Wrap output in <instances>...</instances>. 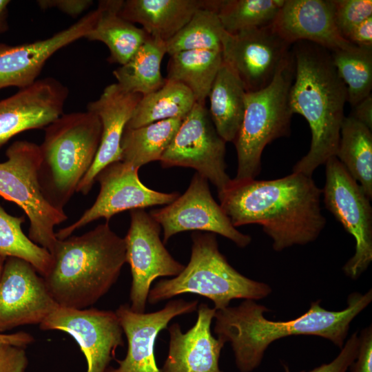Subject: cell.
Listing matches in <instances>:
<instances>
[{
  "label": "cell",
  "mask_w": 372,
  "mask_h": 372,
  "mask_svg": "<svg viewBox=\"0 0 372 372\" xmlns=\"http://www.w3.org/2000/svg\"><path fill=\"white\" fill-rule=\"evenodd\" d=\"M225 143L205 105L196 103L183 119L160 161L165 168L181 166L195 169L219 192L231 180L226 172Z\"/></svg>",
  "instance_id": "30bf717a"
},
{
  "label": "cell",
  "mask_w": 372,
  "mask_h": 372,
  "mask_svg": "<svg viewBox=\"0 0 372 372\" xmlns=\"http://www.w3.org/2000/svg\"><path fill=\"white\" fill-rule=\"evenodd\" d=\"M372 300L371 289L362 294L352 292L347 307L329 311L320 300L312 302L309 310L288 321H272L264 316L270 310L244 300L239 305L216 310L214 332L217 338L229 342L240 372H251L260 364L265 353L274 341L291 335H316L327 339L341 349L351 322Z\"/></svg>",
  "instance_id": "7a4b0ae2"
},
{
  "label": "cell",
  "mask_w": 372,
  "mask_h": 372,
  "mask_svg": "<svg viewBox=\"0 0 372 372\" xmlns=\"http://www.w3.org/2000/svg\"><path fill=\"white\" fill-rule=\"evenodd\" d=\"M196 311V321L186 333L178 322L167 328L168 353L161 372H223L219 360L225 343L211 331L216 309L201 303Z\"/></svg>",
  "instance_id": "44dd1931"
},
{
  "label": "cell",
  "mask_w": 372,
  "mask_h": 372,
  "mask_svg": "<svg viewBox=\"0 0 372 372\" xmlns=\"http://www.w3.org/2000/svg\"><path fill=\"white\" fill-rule=\"evenodd\" d=\"M53 262L43 277L61 307L83 309L95 304L117 281L127 262L124 238L108 222L81 235L57 240Z\"/></svg>",
  "instance_id": "277c9868"
},
{
  "label": "cell",
  "mask_w": 372,
  "mask_h": 372,
  "mask_svg": "<svg viewBox=\"0 0 372 372\" xmlns=\"http://www.w3.org/2000/svg\"><path fill=\"white\" fill-rule=\"evenodd\" d=\"M101 136L99 117L87 110L62 114L45 127L38 178L54 208L64 211L94 161Z\"/></svg>",
  "instance_id": "5b68a950"
},
{
  "label": "cell",
  "mask_w": 372,
  "mask_h": 372,
  "mask_svg": "<svg viewBox=\"0 0 372 372\" xmlns=\"http://www.w3.org/2000/svg\"><path fill=\"white\" fill-rule=\"evenodd\" d=\"M142 96L123 90L116 83L105 87L99 98L87 104L101 124L100 145L94 161L79 183L76 192L87 195L98 173L111 163L121 161V141Z\"/></svg>",
  "instance_id": "ffe728a7"
},
{
  "label": "cell",
  "mask_w": 372,
  "mask_h": 372,
  "mask_svg": "<svg viewBox=\"0 0 372 372\" xmlns=\"http://www.w3.org/2000/svg\"><path fill=\"white\" fill-rule=\"evenodd\" d=\"M358 337L357 356L349 369L351 372H372V326L363 329Z\"/></svg>",
  "instance_id": "74e56055"
},
{
  "label": "cell",
  "mask_w": 372,
  "mask_h": 372,
  "mask_svg": "<svg viewBox=\"0 0 372 372\" xmlns=\"http://www.w3.org/2000/svg\"><path fill=\"white\" fill-rule=\"evenodd\" d=\"M165 79L185 85L197 103L205 105L210 89L223 62L221 50H193L169 55Z\"/></svg>",
  "instance_id": "4316f807"
},
{
  "label": "cell",
  "mask_w": 372,
  "mask_h": 372,
  "mask_svg": "<svg viewBox=\"0 0 372 372\" xmlns=\"http://www.w3.org/2000/svg\"><path fill=\"white\" fill-rule=\"evenodd\" d=\"M285 0H220L217 15L223 30L231 34L269 25Z\"/></svg>",
  "instance_id": "d6a6232c"
},
{
  "label": "cell",
  "mask_w": 372,
  "mask_h": 372,
  "mask_svg": "<svg viewBox=\"0 0 372 372\" xmlns=\"http://www.w3.org/2000/svg\"><path fill=\"white\" fill-rule=\"evenodd\" d=\"M292 52L295 74L289 106L293 114L307 120L311 132L310 149L293 166V172L311 176L318 167L336 155L345 117L347 90L329 50L300 41L296 43Z\"/></svg>",
  "instance_id": "3957f363"
},
{
  "label": "cell",
  "mask_w": 372,
  "mask_h": 372,
  "mask_svg": "<svg viewBox=\"0 0 372 372\" xmlns=\"http://www.w3.org/2000/svg\"><path fill=\"white\" fill-rule=\"evenodd\" d=\"M333 4L335 25L344 39L353 28L372 17L371 0H333Z\"/></svg>",
  "instance_id": "e575fe53"
},
{
  "label": "cell",
  "mask_w": 372,
  "mask_h": 372,
  "mask_svg": "<svg viewBox=\"0 0 372 372\" xmlns=\"http://www.w3.org/2000/svg\"><path fill=\"white\" fill-rule=\"evenodd\" d=\"M325 183L322 189L326 208L355 240L353 256L342 270L357 280L372 260V208L370 199L336 156L325 163Z\"/></svg>",
  "instance_id": "9c48e42d"
},
{
  "label": "cell",
  "mask_w": 372,
  "mask_h": 372,
  "mask_svg": "<svg viewBox=\"0 0 372 372\" xmlns=\"http://www.w3.org/2000/svg\"><path fill=\"white\" fill-rule=\"evenodd\" d=\"M123 3V0L99 1L96 19L85 37L105 43L110 53L107 61L121 65L132 58L149 36L119 14Z\"/></svg>",
  "instance_id": "cb8c5ba5"
},
{
  "label": "cell",
  "mask_w": 372,
  "mask_h": 372,
  "mask_svg": "<svg viewBox=\"0 0 372 372\" xmlns=\"http://www.w3.org/2000/svg\"><path fill=\"white\" fill-rule=\"evenodd\" d=\"M330 52L333 64L346 87L347 102L354 107L371 94L372 48L353 45Z\"/></svg>",
  "instance_id": "4dcf8cb0"
},
{
  "label": "cell",
  "mask_w": 372,
  "mask_h": 372,
  "mask_svg": "<svg viewBox=\"0 0 372 372\" xmlns=\"http://www.w3.org/2000/svg\"><path fill=\"white\" fill-rule=\"evenodd\" d=\"M37 4L43 9L56 8L72 17H76L89 8L91 0H39Z\"/></svg>",
  "instance_id": "f35d334b"
},
{
  "label": "cell",
  "mask_w": 372,
  "mask_h": 372,
  "mask_svg": "<svg viewBox=\"0 0 372 372\" xmlns=\"http://www.w3.org/2000/svg\"><path fill=\"white\" fill-rule=\"evenodd\" d=\"M345 39L358 47L372 48V17L353 28Z\"/></svg>",
  "instance_id": "ab89813d"
},
{
  "label": "cell",
  "mask_w": 372,
  "mask_h": 372,
  "mask_svg": "<svg viewBox=\"0 0 372 372\" xmlns=\"http://www.w3.org/2000/svg\"><path fill=\"white\" fill-rule=\"evenodd\" d=\"M28 365L24 348L0 344V372H25Z\"/></svg>",
  "instance_id": "8d00e7d4"
},
{
  "label": "cell",
  "mask_w": 372,
  "mask_h": 372,
  "mask_svg": "<svg viewBox=\"0 0 372 372\" xmlns=\"http://www.w3.org/2000/svg\"><path fill=\"white\" fill-rule=\"evenodd\" d=\"M6 257L0 255V279Z\"/></svg>",
  "instance_id": "ee69618b"
},
{
  "label": "cell",
  "mask_w": 372,
  "mask_h": 372,
  "mask_svg": "<svg viewBox=\"0 0 372 372\" xmlns=\"http://www.w3.org/2000/svg\"><path fill=\"white\" fill-rule=\"evenodd\" d=\"M24 221L23 216H12L0 205V255L25 260L44 277L51 269L52 256L23 232L21 225Z\"/></svg>",
  "instance_id": "1f68e13d"
},
{
  "label": "cell",
  "mask_w": 372,
  "mask_h": 372,
  "mask_svg": "<svg viewBox=\"0 0 372 372\" xmlns=\"http://www.w3.org/2000/svg\"><path fill=\"white\" fill-rule=\"evenodd\" d=\"M358 346L359 337L356 331L344 342L339 354L331 362L309 371L300 372H346L357 356ZM282 366L285 372H291L286 364L283 363Z\"/></svg>",
  "instance_id": "d590c367"
},
{
  "label": "cell",
  "mask_w": 372,
  "mask_h": 372,
  "mask_svg": "<svg viewBox=\"0 0 372 372\" xmlns=\"http://www.w3.org/2000/svg\"><path fill=\"white\" fill-rule=\"evenodd\" d=\"M189 261L176 276L156 282L147 302L156 304L184 293H193L212 301L216 310L229 306L234 299L258 300L272 291L267 283L239 273L220 253L215 234L195 232L192 235Z\"/></svg>",
  "instance_id": "8992f818"
},
{
  "label": "cell",
  "mask_w": 372,
  "mask_h": 372,
  "mask_svg": "<svg viewBox=\"0 0 372 372\" xmlns=\"http://www.w3.org/2000/svg\"><path fill=\"white\" fill-rule=\"evenodd\" d=\"M219 0H126L119 14L143 26L152 37L167 41L203 8L217 10Z\"/></svg>",
  "instance_id": "603a6c76"
},
{
  "label": "cell",
  "mask_w": 372,
  "mask_h": 372,
  "mask_svg": "<svg viewBox=\"0 0 372 372\" xmlns=\"http://www.w3.org/2000/svg\"><path fill=\"white\" fill-rule=\"evenodd\" d=\"M58 306L43 277L28 262L6 258L0 279V333L26 324H40Z\"/></svg>",
  "instance_id": "2e32d148"
},
{
  "label": "cell",
  "mask_w": 372,
  "mask_h": 372,
  "mask_svg": "<svg viewBox=\"0 0 372 372\" xmlns=\"http://www.w3.org/2000/svg\"><path fill=\"white\" fill-rule=\"evenodd\" d=\"M96 9L48 39L18 45L0 43V90L20 89L34 83L45 62L56 51L85 38L96 19Z\"/></svg>",
  "instance_id": "d6986e66"
},
{
  "label": "cell",
  "mask_w": 372,
  "mask_h": 372,
  "mask_svg": "<svg viewBox=\"0 0 372 372\" xmlns=\"http://www.w3.org/2000/svg\"><path fill=\"white\" fill-rule=\"evenodd\" d=\"M138 170L122 161L103 168L95 178L100 192L94 204L74 223L56 232V238L64 240L101 218L108 222L112 216L125 210L169 205L179 196L177 192L163 193L148 188L140 180Z\"/></svg>",
  "instance_id": "5bb4252c"
},
{
  "label": "cell",
  "mask_w": 372,
  "mask_h": 372,
  "mask_svg": "<svg viewBox=\"0 0 372 372\" xmlns=\"http://www.w3.org/2000/svg\"><path fill=\"white\" fill-rule=\"evenodd\" d=\"M218 194L234 227L261 225L276 251L315 241L326 225L322 189L303 174L267 180L231 179Z\"/></svg>",
  "instance_id": "6da1fadb"
},
{
  "label": "cell",
  "mask_w": 372,
  "mask_h": 372,
  "mask_svg": "<svg viewBox=\"0 0 372 372\" xmlns=\"http://www.w3.org/2000/svg\"><path fill=\"white\" fill-rule=\"evenodd\" d=\"M353 107L351 116L372 130V96L369 95Z\"/></svg>",
  "instance_id": "60d3db41"
},
{
  "label": "cell",
  "mask_w": 372,
  "mask_h": 372,
  "mask_svg": "<svg viewBox=\"0 0 372 372\" xmlns=\"http://www.w3.org/2000/svg\"><path fill=\"white\" fill-rule=\"evenodd\" d=\"M166 53V42L149 36L125 65L113 71L116 83L123 90L142 96L156 91L166 81L161 72Z\"/></svg>",
  "instance_id": "484cf974"
},
{
  "label": "cell",
  "mask_w": 372,
  "mask_h": 372,
  "mask_svg": "<svg viewBox=\"0 0 372 372\" xmlns=\"http://www.w3.org/2000/svg\"><path fill=\"white\" fill-rule=\"evenodd\" d=\"M198 306L197 300L178 298L170 300L158 311L136 313L130 304H121L115 313L127 338V354L124 359L116 360L117 367H108L106 372H161L154 354L159 333L167 329L174 318L192 313Z\"/></svg>",
  "instance_id": "e0dca14e"
},
{
  "label": "cell",
  "mask_w": 372,
  "mask_h": 372,
  "mask_svg": "<svg viewBox=\"0 0 372 372\" xmlns=\"http://www.w3.org/2000/svg\"><path fill=\"white\" fill-rule=\"evenodd\" d=\"M34 339L28 333L19 331L11 334L0 333V344H8L16 347L25 348L34 342Z\"/></svg>",
  "instance_id": "b9f144b4"
},
{
  "label": "cell",
  "mask_w": 372,
  "mask_h": 372,
  "mask_svg": "<svg viewBox=\"0 0 372 372\" xmlns=\"http://www.w3.org/2000/svg\"><path fill=\"white\" fill-rule=\"evenodd\" d=\"M247 91L231 70L223 62L210 89L209 113L219 136L225 142H234L245 109Z\"/></svg>",
  "instance_id": "d4e9b609"
},
{
  "label": "cell",
  "mask_w": 372,
  "mask_h": 372,
  "mask_svg": "<svg viewBox=\"0 0 372 372\" xmlns=\"http://www.w3.org/2000/svg\"><path fill=\"white\" fill-rule=\"evenodd\" d=\"M295 74L293 52L271 82L255 92H247L243 120L234 143L238 158L236 180L255 179L261 169L265 147L288 136L293 113L289 95Z\"/></svg>",
  "instance_id": "52a82bcc"
},
{
  "label": "cell",
  "mask_w": 372,
  "mask_h": 372,
  "mask_svg": "<svg viewBox=\"0 0 372 372\" xmlns=\"http://www.w3.org/2000/svg\"><path fill=\"white\" fill-rule=\"evenodd\" d=\"M335 156L372 198V134L367 127L352 116L344 117Z\"/></svg>",
  "instance_id": "f1b7e54d"
},
{
  "label": "cell",
  "mask_w": 372,
  "mask_h": 372,
  "mask_svg": "<svg viewBox=\"0 0 372 372\" xmlns=\"http://www.w3.org/2000/svg\"><path fill=\"white\" fill-rule=\"evenodd\" d=\"M223 61L240 78L247 92L267 87L291 54V44L271 25L231 34H221Z\"/></svg>",
  "instance_id": "7c38bea8"
},
{
  "label": "cell",
  "mask_w": 372,
  "mask_h": 372,
  "mask_svg": "<svg viewBox=\"0 0 372 372\" xmlns=\"http://www.w3.org/2000/svg\"><path fill=\"white\" fill-rule=\"evenodd\" d=\"M196 103L185 85L166 79L161 88L142 96L125 127L138 128L159 121L184 118Z\"/></svg>",
  "instance_id": "f546056e"
},
{
  "label": "cell",
  "mask_w": 372,
  "mask_h": 372,
  "mask_svg": "<svg viewBox=\"0 0 372 372\" xmlns=\"http://www.w3.org/2000/svg\"><path fill=\"white\" fill-rule=\"evenodd\" d=\"M72 336L87 362L86 372H106L116 350L124 344L123 331L115 311L72 309L58 305L39 324Z\"/></svg>",
  "instance_id": "4fadbf2b"
},
{
  "label": "cell",
  "mask_w": 372,
  "mask_h": 372,
  "mask_svg": "<svg viewBox=\"0 0 372 372\" xmlns=\"http://www.w3.org/2000/svg\"><path fill=\"white\" fill-rule=\"evenodd\" d=\"M68 94L66 86L48 77L0 101V149L18 134L54 121L63 114Z\"/></svg>",
  "instance_id": "ac0fdd59"
},
{
  "label": "cell",
  "mask_w": 372,
  "mask_h": 372,
  "mask_svg": "<svg viewBox=\"0 0 372 372\" xmlns=\"http://www.w3.org/2000/svg\"><path fill=\"white\" fill-rule=\"evenodd\" d=\"M0 163V196L21 207L30 221L29 238L52 253L57 241L54 227L68 219L64 211L52 207L42 194L39 183V146L17 141Z\"/></svg>",
  "instance_id": "ba28073f"
},
{
  "label": "cell",
  "mask_w": 372,
  "mask_h": 372,
  "mask_svg": "<svg viewBox=\"0 0 372 372\" xmlns=\"http://www.w3.org/2000/svg\"><path fill=\"white\" fill-rule=\"evenodd\" d=\"M183 118L156 121L138 128H125L121 141V161L138 169L160 161Z\"/></svg>",
  "instance_id": "83f0119b"
},
{
  "label": "cell",
  "mask_w": 372,
  "mask_h": 372,
  "mask_svg": "<svg viewBox=\"0 0 372 372\" xmlns=\"http://www.w3.org/2000/svg\"><path fill=\"white\" fill-rule=\"evenodd\" d=\"M151 216L163 229V243L185 231H205L220 234L238 247L248 246L251 238L238 231L213 198L208 180L196 173L186 192L167 206L152 210Z\"/></svg>",
  "instance_id": "9a60e30c"
},
{
  "label": "cell",
  "mask_w": 372,
  "mask_h": 372,
  "mask_svg": "<svg viewBox=\"0 0 372 372\" xmlns=\"http://www.w3.org/2000/svg\"><path fill=\"white\" fill-rule=\"evenodd\" d=\"M161 225L143 209L130 211V225L124 238L132 284L130 307L145 313L152 282L159 277H175L185 268L176 260L161 240Z\"/></svg>",
  "instance_id": "8fae6325"
},
{
  "label": "cell",
  "mask_w": 372,
  "mask_h": 372,
  "mask_svg": "<svg viewBox=\"0 0 372 372\" xmlns=\"http://www.w3.org/2000/svg\"><path fill=\"white\" fill-rule=\"evenodd\" d=\"M223 28L213 8L198 10L173 37L166 41L167 53L193 50H221Z\"/></svg>",
  "instance_id": "836d02e7"
},
{
  "label": "cell",
  "mask_w": 372,
  "mask_h": 372,
  "mask_svg": "<svg viewBox=\"0 0 372 372\" xmlns=\"http://www.w3.org/2000/svg\"><path fill=\"white\" fill-rule=\"evenodd\" d=\"M9 0H0V34L8 30V8Z\"/></svg>",
  "instance_id": "7bdbcfd3"
},
{
  "label": "cell",
  "mask_w": 372,
  "mask_h": 372,
  "mask_svg": "<svg viewBox=\"0 0 372 372\" xmlns=\"http://www.w3.org/2000/svg\"><path fill=\"white\" fill-rule=\"evenodd\" d=\"M271 25L291 45L304 41L329 51L354 45L335 25L333 0H285Z\"/></svg>",
  "instance_id": "7402d4cb"
}]
</instances>
